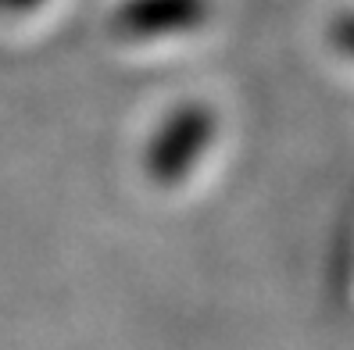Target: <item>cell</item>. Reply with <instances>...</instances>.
Returning <instances> with one entry per match:
<instances>
[{
  "mask_svg": "<svg viewBox=\"0 0 354 350\" xmlns=\"http://www.w3.org/2000/svg\"><path fill=\"white\" fill-rule=\"evenodd\" d=\"M329 43L337 47V50H344L347 57H354V11L337 14L329 22Z\"/></svg>",
  "mask_w": 354,
  "mask_h": 350,
  "instance_id": "obj_3",
  "label": "cell"
},
{
  "mask_svg": "<svg viewBox=\"0 0 354 350\" xmlns=\"http://www.w3.org/2000/svg\"><path fill=\"white\" fill-rule=\"evenodd\" d=\"M4 4H11V8H32L36 0H4Z\"/></svg>",
  "mask_w": 354,
  "mask_h": 350,
  "instance_id": "obj_4",
  "label": "cell"
},
{
  "mask_svg": "<svg viewBox=\"0 0 354 350\" xmlns=\"http://www.w3.org/2000/svg\"><path fill=\"white\" fill-rule=\"evenodd\" d=\"M207 18V0H126L115 11V32L126 39H158L197 29Z\"/></svg>",
  "mask_w": 354,
  "mask_h": 350,
  "instance_id": "obj_2",
  "label": "cell"
},
{
  "mask_svg": "<svg viewBox=\"0 0 354 350\" xmlns=\"http://www.w3.org/2000/svg\"><path fill=\"white\" fill-rule=\"evenodd\" d=\"M218 136V115L204 100H186L161 118V126L151 133L147 150H143V172L158 186H179L204 154L212 150Z\"/></svg>",
  "mask_w": 354,
  "mask_h": 350,
  "instance_id": "obj_1",
  "label": "cell"
}]
</instances>
